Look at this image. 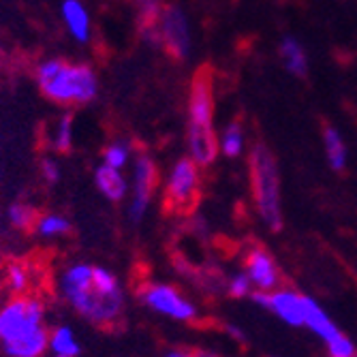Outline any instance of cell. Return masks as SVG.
Returning <instances> with one entry per match:
<instances>
[{"instance_id": "obj_1", "label": "cell", "mask_w": 357, "mask_h": 357, "mask_svg": "<svg viewBox=\"0 0 357 357\" xmlns=\"http://www.w3.org/2000/svg\"><path fill=\"white\" fill-rule=\"evenodd\" d=\"M60 300L92 328H116L126 312V291L105 266L73 261L56 278Z\"/></svg>"}, {"instance_id": "obj_2", "label": "cell", "mask_w": 357, "mask_h": 357, "mask_svg": "<svg viewBox=\"0 0 357 357\" xmlns=\"http://www.w3.org/2000/svg\"><path fill=\"white\" fill-rule=\"evenodd\" d=\"M35 82L45 99L58 107H84L99 96V75L88 62L45 58L35 67Z\"/></svg>"}, {"instance_id": "obj_3", "label": "cell", "mask_w": 357, "mask_h": 357, "mask_svg": "<svg viewBox=\"0 0 357 357\" xmlns=\"http://www.w3.org/2000/svg\"><path fill=\"white\" fill-rule=\"evenodd\" d=\"M186 148L188 156L202 169L210 167L220 154L214 128V73L199 67L192 75L186 99Z\"/></svg>"}, {"instance_id": "obj_4", "label": "cell", "mask_w": 357, "mask_h": 357, "mask_svg": "<svg viewBox=\"0 0 357 357\" xmlns=\"http://www.w3.org/2000/svg\"><path fill=\"white\" fill-rule=\"evenodd\" d=\"M248 176L252 199L261 220L270 231L282 229V199H280V172L274 152L264 144L257 142L248 152Z\"/></svg>"}, {"instance_id": "obj_5", "label": "cell", "mask_w": 357, "mask_h": 357, "mask_svg": "<svg viewBox=\"0 0 357 357\" xmlns=\"http://www.w3.org/2000/svg\"><path fill=\"white\" fill-rule=\"evenodd\" d=\"M45 330V304L35 296H13L0 304V351Z\"/></svg>"}, {"instance_id": "obj_6", "label": "cell", "mask_w": 357, "mask_h": 357, "mask_svg": "<svg viewBox=\"0 0 357 357\" xmlns=\"http://www.w3.org/2000/svg\"><path fill=\"white\" fill-rule=\"evenodd\" d=\"M202 195V167L190 156H182L169 167L163 182V204L174 214H188Z\"/></svg>"}, {"instance_id": "obj_7", "label": "cell", "mask_w": 357, "mask_h": 357, "mask_svg": "<svg viewBox=\"0 0 357 357\" xmlns=\"http://www.w3.org/2000/svg\"><path fill=\"white\" fill-rule=\"evenodd\" d=\"M131 165H133V174L128 178L126 216L133 225H139L146 218L158 188V167L156 160L146 152H139Z\"/></svg>"}, {"instance_id": "obj_8", "label": "cell", "mask_w": 357, "mask_h": 357, "mask_svg": "<svg viewBox=\"0 0 357 357\" xmlns=\"http://www.w3.org/2000/svg\"><path fill=\"white\" fill-rule=\"evenodd\" d=\"M139 302L154 314L165 317L172 321L188 323L199 314V308L195 306L182 291L169 282H146L137 291Z\"/></svg>"}, {"instance_id": "obj_9", "label": "cell", "mask_w": 357, "mask_h": 357, "mask_svg": "<svg viewBox=\"0 0 357 357\" xmlns=\"http://www.w3.org/2000/svg\"><path fill=\"white\" fill-rule=\"evenodd\" d=\"M156 32L160 50H165L174 60H184L190 54V26L182 7L165 5L156 20Z\"/></svg>"}, {"instance_id": "obj_10", "label": "cell", "mask_w": 357, "mask_h": 357, "mask_svg": "<svg viewBox=\"0 0 357 357\" xmlns=\"http://www.w3.org/2000/svg\"><path fill=\"white\" fill-rule=\"evenodd\" d=\"M250 300L261 308L274 312L291 328H304V296L296 289L252 291Z\"/></svg>"}, {"instance_id": "obj_11", "label": "cell", "mask_w": 357, "mask_h": 357, "mask_svg": "<svg viewBox=\"0 0 357 357\" xmlns=\"http://www.w3.org/2000/svg\"><path fill=\"white\" fill-rule=\"evenodd\" d=\"M244 272L257 291H274L280 284V272L274 257L261 246H255L246 252Z\"/></svg>"}, {"instance_id": "obj_12", "label": "cell", "mask_w": 357, "mask_h": 357, "mask_svg": "<svg viewBox=\"0 0 357 357\" xmlns=\"http://www.w3.org/2000/svg\"><path fill=\"white\" fill-rule=\"evenodd\" d=\"M60 20L64 30L75 43H90L92 39V15L84 0H62L60 5Z\"/></svg>"}, {"instance_id": "obj_13", "label": "cell", "mask_w": 357, "mask_h": 357, "mask_svg": "<svg viewBox=\"0 0 357 357\" xmlns=\"http://www.w3.org/2000/svg\"><path fill=\"white\" fill-rule=\"evenodd\" d=\"M94 186L112 204H122L128 197V178L124 176V172L107 167L103 163L94 169Z\"/></svg>"}, {"instance_id": "obj_14", "label": "cell", "mask_w": 357, "mask_h": 357, "mask_svg": "<svg viewBox=\"0 0 357 357\" xmlns=\"http://www.w3.org/2000/svg\"><path fill=\"white\" fill-rule=\"evenodd\" d=\"M304 326L326 344L336 340L342 334L336 323L332 321V317L321 308V304L308 296H304Z\"/></svg>"}, {"instance_id": "obj_15", "label": "cell", "mask_w": 357, "mask_h": 357, "mask_svg": "<svg viewBox=\"0 0 357 357\" xmlns=\"http://www.w3.org/2000/svg\"><path fill=\"white\" fill-rule=\"evenodd\" d=\"M73 139H75V124H73V116L71 112H64L62 116H58L45 131V142L50 146V150H54L56 154H67L73 150Z\"/></svg>"}, {"instance_id": "obj_16", "label": "cell", "mask_w": 357, "mask_h": 357, "mask_svg": "<svg viewBox=\"0 0 357 357\" xmlns=\"http://www.w3.org/2000/svg\"><path fill=\"white\" fill-rule=\"evenodd\" d=\"M50 353L54 357H79L82 344L73 328L69 326H56L50 330Z\"/></svg>"}, {"instance_id": "obj_17", "label": "cell", "mask_w": 357, "mask_h": 357, "mask_svg": "<svg viewBox=\"0 0 357 357\" xmlns=\"http://www.w3.org/2000/svg\"><path fill=\"white\" fill-rule=\"evenodd\" d=\"M280 58L284 62V69L289 73H294L298 77H306L308 75V60H306V54H304V47L300 45L298 39L294 37H284L280 41Z\"/></svg>"}, {"instance_id": "obj_18", "label": "cell", "mask_w": 357, "mask_h": 357, "mask_svg": "<svg viewBox=\"0 0 357 357\" xmlns=\"http://www.w3.org/2000/svg\"><path fill=\"white\" fill-rule=\"evenodd\" d=\"M323 146H326L328 163L334 172H344L347 169V146L340 137V133L330 124L323 122Z\"/></svg>"}, {"instance_id": "obj_19", "label": "cell", "mask_w": 357, "mask_h": 357, "mask_svg": "<svg viewBox=\"0 0 357 357\" xmlns=\"http://www.w3.org/2000/svg\"><path fill=\"white\" fill-rule=\"evenodd\" d=\"M133 158H135V148H133L131 142L124 139V137H118V139L109 142L101 152V163L107 165V167L120 169V172H124L128 165H131Z\"/></svg>"}, {"instance_id": "obj_20", "label": "cell", "mask_w": 357, "mask_h": 357, "mask_svg": "<svg viewBox=\"0 0 357 357\" xmlns=\"http://www.w3.org/2000/svg\"><path fill=\"white\" fill-rule=\"evenodd\" d=\"M32 229H35V234L43 240H58V238H64L71 234V220L58 212H45V214L37 216Z\"/></svg>"}, {"instance_id": "obj_21", "label": "cell", "mask_w": 357, "mask_h": 357, "mask_svg": "<svg viewBox=\"0 0 357 357\" xmlns=\"http://www.w3.org/2000/svg\"><path fill=\"white\" fill-rule=\"evenodd\" d=\"M218 148L227 158H238L244 152V126L240 120H231L222 128L218 137Z\"/></svg>"}, {"instance_id": "obj_22", "label": "cell", "mask_w": 357, "mask_h": 357, "mask_svg": "<svg viewBox=\"0 0 357 357\" xmlns=\"http://www.w3.org/2000/svg\"><path fill=\"white\" fill-rule=\"evenodd\" d=\"M5 284L13 296H24L32 284V270L22 261H9L5 266Z\"/></svg>"}, {"instance_id": "obj_23", "label": "cell", "mask_w": 357, "mask_h": 357, "mask_svg": "<svg viewBox=\"0 0 357 357\" xmlns=\"http://www.w3.org/2000/svg\"><path fill=\"white\" fill-rule=\"evenodd\" d=\"M5 216H7V222H9L11 229H15V231H30L32 227H35V220H37L39 214H37L35 208H32L30 204H26V202H13L7 208Z\"/></svg>"}, {"instance_id": "obj_24", "label": "cell", "mask_w": 357, "mask_h": 357, "mask_svg": "<svg viewBox=\"0 0 357 357\" xmlns=\"http://www.w3.org/2000/svg\"><path fill=\"white\" fill-rule=\"evenodd\" d=\"M133 5L137 11L139 26H146V24H156L160 11L165 7V0H133Z\"/></svg>"}, {"instance_id": "obj_25", "label": "cell", "mask_w": 357, "mask_h": 357, "mask_svg": "<svg viewBox=\"0 0 357 357\" xmlns=\"http://www.w3.org/2000/svg\"><path fill=\"white\" fill-rule=\"evenodd\" d=\"M252 289L255 287H252L250 278L246 276V272H238L227 280V294L231 298H250Z\"/></svg>"}, {"instance_id": "obj_26", "label": "cell", "mask_w": 357, "mask_h": 357, "mask_svg": "<svg viewBox=\"0 0 357 357\" xmlns=\"http://www.w3.org/2000/svg\"><path fill=\"white\" fill-rule=\"evenodd\" d=\"M328 353L330 357H357V349L353 344V340L344 334H340L336 340L328 342Z\"/></svg>"}, {"instance_id": "obj_27", "label": "cell", "mask_w": 357, "mask_h": 357, "mask_svg": "<svg viewBox=\"0 0 357 357\" xmlns=\"http://www.w3.org/2000/svg\"><path fill=\"white\" fill-rule=\"evenodd\" d=\"M39 174H41L45 184L54 186V184L60 182L62 169H60V163L54 156H45V158H41V163H39Z\"/></svg>"}, {"instance_id": "obj_28", "label": "cell", "mask_w": 357, "mask_h": 357, "mask_svg": "<svg viewBox=\"0 0 357 357\" xmlns=\"http://www.w3.org/2000/svg\"><path fill=\"white\" fill-rule=\"evenodd\" d=\"M163 357H195V353H188V351H180V349H172L167 351Z\"/></svg>"}, {"instance_id": "obj_29", "label": "cell", "mask_w": 357, "mask_h": 357, "mask_svg": "<svg viewBox=\"0 0 357 357\" xmlns=\"http://www.w3.org/2000/svg\"><path fill=\"white\" fill-rule=\"evenodd\" d=\"M195 357H222L214 351H208V349H199V351H195Z\"/></svg>"}, {"instance_id": "obj_30", "label": "cell", "mask_w": 357, "mask_h": 357, "mask_svg": "<svg viewBox=\"0 0 357 357\" xmlns=\"http://www.w3.org/2000/svg\"><path fill=\"white\" fill-rule=\"evenodd\" d=\"M227 332H229L234 338H238V340H244V334H242V330H238V328H234V326H227Z\"/></svg>"}]
</instances>
